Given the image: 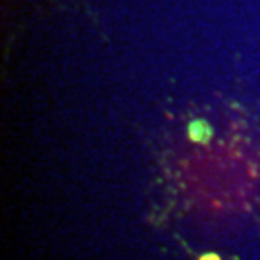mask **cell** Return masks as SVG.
I'll return each mask as SVG.
<instances>
[{"instance_id":"cell-1","label":"cell","mask_w":260,"mask_h":260,"mask_svg":"<svg viewBox=\"0 0 260 260\" xmlns=\"http://www.w3.org/2000/svg\"><path fill=\"white\" fill-rule=\"evenodd\" d=\"M199 260H222L218 254H214V252H208V254H205V256H201Z\"/></svg>"}]
</instances>
